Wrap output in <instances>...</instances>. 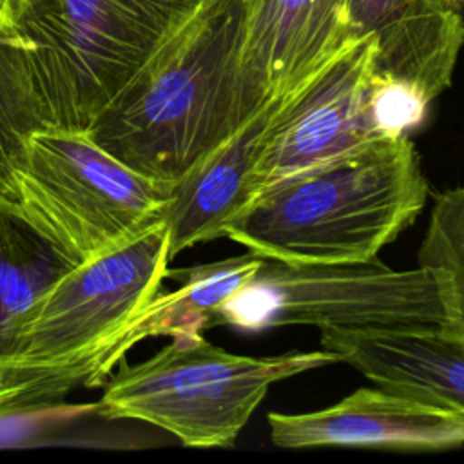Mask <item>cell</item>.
I'll return each instance as SVG.
<instances>
[{
    "label": "cell",
    "instance_id": "2",
    "mask_svg": "<svg viewBox=\"0 0 464 464\" xmlns=\"http://www.w3.org/2000/svg\"><path fill=\"white\" fill-rule=\"evenodd\" d=\"M426 198L413 141L381 136L265 187L223 237L283 263L370 261L417 219Z\"/></svg>",
    "mask_w": 464,
    "mask_h": 464
},
{
    "label": "cell",
    "instance_id": "1",
    "mask_svg": "<svg viewBox=\"0 0 464 464\" xmlns=\"http://www.w3.org/2000/svg\"><path fill=\"white\" fill-rule=\"evenodd\" d=\"M243 0H205L89 127L130 169L174 185L272 102L241 63Z\"/></svg>",
    "mask_w": 464,
    "mask_h": 464
},
{
    "label": "cell",
    "instance_id": "3",
    "mask_svg": "<svg viewBox=\"0 0 464 464\" xmlns=\"http://www.w3.org/2000/svg\"><path fill=\"white\" fill-rule=\"evenodd\" d=\"M205 0H4L0 31L27 56L49 127L96 116Z\"/></svg>",
    "mask_w": 464,
    "mask_h": 464
},
{
    "label": "cell",
    "instance_id": "6",
    "mask_svg": "<svg viewBox=\"0 0 464 464\" xmlns=\"http://www.w3.org/2000/svg\"><path fill=\"white\" fill-rule=\"evenodd\" d=\"M451 281L439 268L392 270L359 263H283L259 270L214 315L212 326L265 330L286 324L353 330L442 328L451 323Z\"/></svg>",
    "mask_w": 464,
    "mask_h": 464
},
{
    "label": "cell",
    "instance_id": "17",
    "mask_svg": "<svg viewBox=\"0 0 464 464\" xmlns=\"http://www.w3.org/2000/svg\"><path fill=\"white\" fill-rule=\"evenodd\" d=\"M417 259L419 266L450 276L453 306L446 332L464 337V185L437 198Z\"/></svg>",
    "mask_w": 464,
    "mask_h": 464
},
{
    "label": "cell",
    "instance_id": "16",
    "mask_svg": "<svg viewBox=\"0 0 464 464\" xmlns=\"http://www.w3.org/2000/svg\"><path fill=\"white\" fill-rule=\"evenodd\" d=\"M47 127L25 51L0 31V201L13 207V178L25 145Z\"/></svg>",
    "mask_w": 464,
    "mask_h": 464
},
{
    "label": "cell",
    "instance_id": "8",
    "mask_svg": "<svg viewBox=\"0 0 464 464\" xmlns=\"http://www.w3.org/2000/svg\"><path fill=\"white\" fill-rule=\"evenodd\" d=\"M373 51L372 38L352 40L299 89L279 98L256 169L259 192L382 136L372 112Z\"/></svg>",
    "mask_w": 464,
    "mask_h": 464
},
{
    "label": "cell",
    "instance_id": "13",
    "mask_svg": "<svg viewBox=\"0 0 464 464\" xmlns=\"http://www.w3.org/2000/svg\"><path fill=\"white\" fill-rule=\"evenodd\" d=\"M321 348L373 384L464 410V337L442 328H319Z\"/></svg>",
    "mask_w": 464,
    "mask_h": 464
},
{
    "label": "cell",
    "instance_id": "9",
    "mask_svg": "<svg viewBox=\"0 0 464 464\" xmlns=\"http://www.w3.org/2000/svg\"><path fill=\"white\" fill-rule=\"evenodd\" d=\"M279 448L364 446L413 451L464 444V410L440 406L388 388H359L339 402L308 413H268Z\"/></svg>",
    "mask_w": 464,
    "mask_h": 464
},
{
    "label": "cell",
    "instance_id": "20",
    "mask_svg": "<svg viewBox=\"0 0 464 464\" xmlns=\"http://www.w3.org/2000/svg\"><path fill=\"white\" fill-rule=\"evenodd\" d=\"M446 2L457 9H462V5H464V0H446Z\"/></svg>",
    "mask_w": 464,
    "mask_h": 464
},
{
    "label": "cell",
    "instance_id": "5",
    "mask_svg": "<svg viewBox=\"0 0 464 464\" xmlns=\"http://www.w3.org/2000/svg\"><path fill=\"white\" fill-rule=\"evenodd\" d=\"M170 188L87 130L47 127L29 138L14 170L13 208L74 266L160 223Z\"/></svg>",
    "mask_w": 464,
    "mask_h": 464
},
{
    "label": "cell",
    "instance_id": "19",
    "mask_svg": "<svg viewBox=\"0 0 464 464\" xmlns=\"http://www.w3.org/2000/svg\"><path fill=\"white\" fill-rule=\"evenodd\" d=\"M47 370H22L0 364V415L47 402Z\"/></svg>",
    "mask_w": 464,
    "mask_h": 464
},
{
    "label": "cell",
    "instance_id": "18",
    "mask_svg": "<svg viewBox=\"0 0 464 464\" xmlns=\"http://www.w3.org/2000/svg\"><path fill=\"white\" fill-rule=\"evenodd\" d=\"M428 102L413 89L373 76L372 112L382 136H402L420 125L428 112Z\"/></svg>",
    "mask_w": 464,
    "mask_h": 464
},
{
    "label": "cell",
    "instance_id": "4",
    "mask_svg": "<svg viewBox=\"0 0 464 464\" xmlns=\"http://www.w3.org/2000/svg\"><path fill=\"white\" fill-rule=\"evenodd\" d=\"M341 362L330 350L250 357L225 352L203 335L172 337L149 359L118 362L103 382L98 413L143 420L185 446H230L272 384Z\"/></svg>",
    "mask_w": 464,
    "mask_h": 464
},
{
    "label": "cell",
    "instance_id": "15",
    "mask_svg": "<svg viewBox=\"0 0 464 464\" xmlns=\"http://www.w3.org/2000/svg\"><path fill=\"white\" fill-rule=\"evenodd\" d=\"M71 266L11 205L0 201V364L16 366L31 314Z\"/></svg>",
    "mask_w": 464,
    "mask_h": 464
},
{
    "label": "cell",
    "instance_id": "11",
    "mask_svg": "<svg viewBox=\"0 0 464 464\" xmlns=\"http://www.w3.org/2000/svg\"><path fill=\"white\" fill-rule=\"evenodd\" d=\"M348 0H243L241 63L276 102L299 89L348 42Z\"/></svg>",
    "mask_w": 464,
    "mask_h": 464
},
{
    "label": "cell",
    "instance_id": "21",
    "mask_svg": "<svg viewBox=\"0 0 464 464\" xmlns=\"http://www.w3.org/2000/svg\"><path fill=\"white\" fill-rule=\"evenodd\" d=\"M2 7H4V0H0V16H2Z\"/></svg>",
    "mask_w": 464,
    "mask_h": 464
},
{
    "label": "cell",
    "instance_id": "10",
    "mask_svg": "<svg viewBox=\"0 0 464 464\" xmlns=\"http://www.w3.org/2000/svg\"><path fill=\"white\" fill-rule=\"evenodd\" d=\"M350 40L372 38V74L431 103L451 83L464 44L460 9L446 0H348Z\"/></svg>",
    "mask_w": 464,
    "mask_h": 464
},
{
    "label": "cell",
    "instance_id": "7",
    "mask_svg": "<svg viewBox=\"0 0 464 464\" xmlns=\"http://www.w3.org/2000/svg\"><path fill=\"white\" fill-rule=\"evenodd\" d=\"M170 261L160 221L94 259L71 266L38 301L16 353L22 370H58L72 386H100L116 337L160 294Z\"/></svg>",
    "mask_w": 464,
    "mask_h": 464
},
{
    "label": "cell",
    "instance_id": "12",
    "mask_svg": "<svg viewBox=\"0 0 464 464\" xmlns=\"http://www.w3.org/2000/svg\"><path fill=\"white\" fill-rule=\"evenodd\" d=\"M277 102L259 111L172 185L160 214L169 232L170 259L198 243L223 237L225 227L259 194L256 169Z\"/></svg>",
    "mask_w": 464,
    "mask_h": 464
},
{
    "label": "cell",
    "instance_id": "14",
    "mask_svg": "<svg viewBox=\"0 0 464 464\" xmlns=\"http://www.w3.org/2000/svg\"><path fill=\"white\" fill-rule=\"evenodd\" d=\"M265 257L246 252L214 263L167 270L165 277L179 283L158 294L140 315L116 337L102 361L103 382L125 353L150 337H194L212 326L218 310L237 294L259 270Z\"/></svg>",
    "mask_w": 464,
    "mask_h": 464
}]
</instances>
